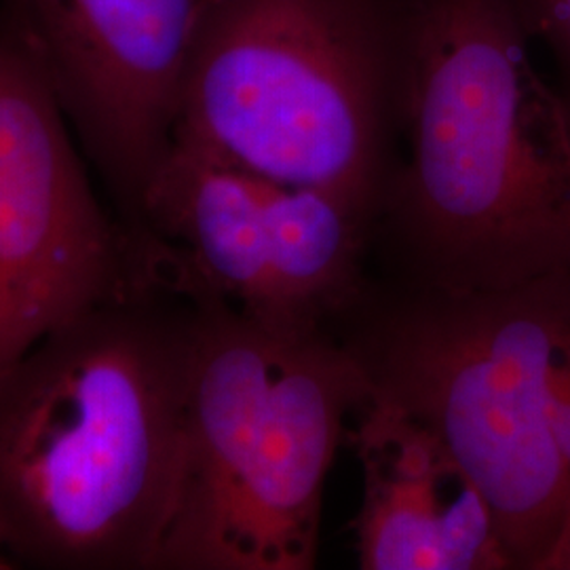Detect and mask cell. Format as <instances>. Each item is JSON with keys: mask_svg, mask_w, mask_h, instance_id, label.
Segmentation results:
<instances>
[{"mask_svg": "<svg viewBox=\"0 0 570 570\" xmlns=\"http://www.w3.org/2000/svg\"><path fill=\"white\" fill-rule=\"evenodd\" d=\"M364 478V570H511L484 492L419 416L370 395L346 431Z\"/></svg>", "mask_w": 570, "mask_h": 570, "instance_id": "52a82bcc", "label": "cell"}, {"mask_svg": "<svg viewBox=\"0 0 570 570\" xmlns=\"http://www.w3.org/2000/svg\"><path fill=\"white\" fill-rule=\"evenodd\" d=\"M199 294L144 275L0 379V520L23 564L153 570L180 490Z\"/></svg>", "mask_w": 570, "mask_h": 570, "instance_id": "6da1fadb", "label": "cell"}, {"mask_svg": "<svg viewBox=\"0 0 570 570\" xmlns=\"http://www.w3.org/2000/svg\"><path fill=\"white\" fill-rule=\"evenodd\" d=\"M429 0H214L174 144L372 223L404 155ZM171 144V146H174Z\"/></svg>", "mask_w": 570, "mask_h": 570, "instance_id": "3957f363", "label": "cell"}, {"mask_svg": "<svg viewBox=\"0 0 570 570\" xmlns=\"http://www.w3.org/2000/svg\"><path fill=\"white\" fill-rule=\"evenodd\" d=\"M68 127L49 82L0 32V379L45 336L146 275Z\"/></svg>", "mask_w": 570, "mask_h": 570, "instance_id": "5b68a950", "label": "cell"}, {"mask_svg": "<svg viewBox=\"0 0 570 570\" xmlns=\"http://www.w3.org/2000/svg\"><path fill=\"white\" fill-rule=\"evenodd\" d=\"M0 551H7V532H4L2 520H0Z\"/></svg>", "mask_w": 570, "mask_h": 570, "instance_id": "8fae6325", "label": "cell"}, {"mask_svg": "<svg viewBox=\"0 0 570 570\" xmlns=\"http://www.w3.org/2000/svg\"><path fill=\"white\" fill-rule=\"evenodd\" d=\"M366 376L330 327L273 330L199 294L176 510L153 570H313Z\"/></svg>", "mask_w": 570, "mask_h": 570, "instance_id": "277c9868", "label": "cell"}, {"mask_svg": "<svg viewBox=\"0 0 570 570\" xmlns=\"http://www.w3.org/2000/svg\"><path fill=\"white\" fill-rule=\"evenodd\" d=\"M541 570H570V513L556 548L551 550L550 558Z\"/></svg>", "mask_w": 570, "mask_h": 570, "instance_id": "30bf717a", "label": "cell"}, {"mask_svg": "<svg viewBox=\"0 0 570 570\" xmlns=\"http://www.w3.org/2000/svg\"><path fill=\"white\" fill-rule=\"evenodd\" d=\"M271 180L174 144L142 202L140 239L176 249L188 271L252 320L285 326L268 228Z\"/></svg>", "mask_w": 570, "mask_h": 570, "instance_id": "ba28073f", "label": "cell"}, {"mask_svg": "<svg viewBox=\"0 0 570 570\" xmlns=\"http://www.w3.org/2000/svg\"><path fill=\"white\" fill-rule=\"evenodd\" d=\"M501 0H429L404 155L370 256L480 292L570 273V91Z\"/></svg>", "mask_w": 570, "mask_h": 570, "instance_id": "7a4b0ae2", "label": "cell"}, {"mask_svg": "<svg viewBox=\"0 0 570 570\" xmlns=\"http://www.w3.org/2000/svg\"><path fill=\"white\" fill-rule=\"evenodd\" d=\"M513 21L543 49L551 72L570 91V0H501Z\"/></svg>", "mask_w": 570, "mask_h": 570, "instance_id": "9c48e42d", "label": "cell"}, {"mask_svg": "<svg viewBox=\"0 0 570 570\" xmlns=\"http://www.w3.org/2000/svg\"><path fill=\"white\" fill-rule=\"evenodd\" d=\"M214 0H4L0 30L37 66L140 235L148 184L176 134L184 79Z\"/></svg>", "mask_w": 570, "mask_h": 570, "instance_id": "8992f818", "label": "cell"}]
</instances>
